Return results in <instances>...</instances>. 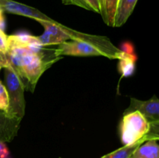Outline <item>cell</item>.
I'll return each mask as SVG.
<instances>
[{"label":"cell","instance_id":"obj_1","mask_svg":"<svg viewBox=\"0 0 159 158\" xmlns=\"http://www.w3.org/2000/svg\"><path fill=\"white\" fill-rule=\"evenodd\" d=\"M9 65L20 77L25 89L34 92L37 81L45 71L61 59L56 49L43 46L37 51L26 46H9L7 52Z\"/></svg>","mask_w":159,"mask_h":158},{"label":"cell","instance_id":"obj_2","mask_svg":"<svg viewBox=\"0 0 159 158\" xmlns=\"http://www.w3.org/2000/svg\"><path fill=\"white\" fill-rule=\"evenodd\" d=\"M56 51L59 56H103L110 59H118L121 53V50L114 46L107 37L87 33H83L78 40L60 43Z\"/></svg>","mask_w":159,"mask_h":158},{"label":"cell","instance_id":"obj_3","mask_svg":"<svg viewBox=\"0 0 159 158\" xmlns=\"http://www.w3.org/2000/svg\"><path fill=\"white\" fill-rule=\"evenodd\" d=\"M158 129L159 122L151 123L138 111L127 113L120 125L121 143L126 146L141 140H158Z\"/></svg>","mask_w":159,"mask_h":158},{"label":"cell","instance_id":"obj_4","mask_svg":"<svg viewBox=\"0 0 159 158\" xmlns=\"http://www.w3.org/2000/svg\"><path fill=\"white\" fill-rule=\"evenodd\" d=\"M6 87L9 95V107L5 113L6 117L20 122L25 114L24 87L13 68H5Z\"/></svg>","mask_w":159,"mask_h":158},{"label":"cell","instance_id":"obj_5","mask_svg":"<svg viewBox=\"0 0 159 158\" xmlns=\"http://www.w3.org/2000/svg\"><path fill=\"white\" fill-rule=\"evenodd\" d=\"M134 111L141 112L151 123L159 122V102L155 95L148 101L131 98L130 106L125 110L124 115Z\"/></svg>","mask_w":159,"mask_h":158},{"label":"cell","instance_id":"obj_6","mask_svg":"<svg viewBox=\"0 0 159 158\" xmlns=\"http://www.w3.org/2000/svg\"><path fill=\"white\" fill-rule=\"evenodd\" d=\"M0 6L4 12L29 17V18L34 19L36 21L37 20L51 21L52 20V19L39 11L38 9L26 6L23 3L13 1V0H0Z\"/></svg>","mask_w":159,"mask_h":158},{"label":"cell","instance_id":"obj_7","mask_svg":"<svg viewBox=\"0 0 159 158\" xmlns=\"http://www.w3.org/2000/svg\"><path fill=\"white\" fill-rule=\"evenodd\" d=\"M118 71L122 77H130L135 71L137 56L134 51V47L130 43H126L121 50L119 57Z\"/></svg>","mask_w":159,"mask_h":158},{"label":"cell","instance_id":"obj_8","mask_svg":"<svg viewBox=\"0 0 159 158\" xmlns=\"http://www.w3.org/2000/svg\"><path fill=\"white\" fill-rule=\"evenodd\" d=\"M138 0H119L114 17V27L122 26L134 9Z\"/></svg>","mask_w":159,"mask_h":158},{"label":"cell","instance_id":"obj_9","mask_svg":"<svg viewBox=\"0 0 159 158\" xmlns=\"http://www.w3.org/2000/svg\"><path fill=\"white\" fill-rule=\"evenodd\" d=\"M158 140L152 139L143 143L136 149L130 158H159Z\"/></svg>","mask_w":159,"mask_h":158},{"label":"cell","instance_id":"obj_10","mask_svg":"<svg viewBox=\"0 0 159 158\" xmlns=\"http://www.w3.org/2000/svg\"><path fill=\"white\" fill-rule=\"evenodd\" d=\"M119 0H100V14L104 23L114 27V17Z\"/></svg>","mask_w":159,"mask_h":158},{"label":"cell","instance_id":"obj_11","mask_svg":"<svg viewBox=\"0 0 159 158\" xmlns=\"http://www.w3.org/2000/svg\"><path fill=\"white\" fill-rule=\"evenodd\" d=\"M8 41L9 46H29L34 43H40L38 37L31 35L27 32H19L13 35L8 36Z\"/></svg>","mask_w":159,"mask_h":158},{"label":"cell","instance_id":"obj_12","mask_svg":"<svg viewBox=\"0 0 159 158\" xmlns=\"http://www.w3.org/2000/svg\"><path fill=\"white\" fill-rule=\"evenodd\" d=\"M144 142H146V141L141 140L134 144H131V145L124 146L121 148L118 149V150H115L113 152H111L108 154L104 155L100 158H130V156L133 154L134 152L136 150V149Z\"/></svg>","mask_w":159,"mask_h":158},{"label":"cell","instance_id":"obj_13","mask_svg":"<svg viewBox=\"0 0 159 158\" xmlns=\"http://www.w3.org/2000/svg\"><path fill=\"white\" fill-rule=\"evenodd\" d=\"M9 107V95L6 85L0 81V111L6 112Z\"/></svg>","mask_w":159,"mask_h":158},{"label":"cell","instance_id":"obj_14","mask_svg":"<svg viewBox=\"0 0 159 158\" xmlns=\"http://www.w3.org/2000/svg\"><path fill=\"white\" fill-rule=\"evenodd\" d=\"M9 50V41H8V36L6 35L5 31L0 29V54H7Z\"/></svg>","mask_w":159,"mask_h":158},{"label":"cell","instance_id":"obj_15","mask_svg":"<svg viewBox=\"0 0 159 158\" xmlns=\"http://www.w3.org/2000/svg\"><path fill=\"white\" fill-rule=\"evenodd\" d=\"M85 2L92 11L100 14V0H85Z\"/></svg>","mask_w":159,"mask_h":158},{"label":"cell","instance_id":"obj_16","mask_svg":"<svg viewBox=\"0 0 159 158\" xmlns=\"http://www.w3.org/2000/svg\"><path fill=\"white\" fill-rule=\"evenodd\" d=\"M0 158H11L10 152L3 141L0 140Z\"/></svg>","mask_w":159,"mask_h":158},{"label":"cell","instance_id":"obj_17","mask_svg":"<svg viewBox=\"0 0 159 158\" xmlns=\"http://www.w3.org/2000/svg\"><path fill=\"white\" fill-rule=\"evenodd\" d=\"M67 1H68V5H75V6H79V7L83 8L87 10H91L85 0H67Z\"/></svg>","mask_w":159,"mask_h":158},{"label":"cell","instance_id":"obj_18","mask_svg":"<svg viewBox=\"0 0 159 158\" xmlns=\"http://www.w3.org/2000/svg\"><path fill=\"white\" fill-rule=\"evenodd\" d=\"M6 29V19H5L4 11L0 6V29L5 31Z\"/></svg>","mask_w":159,"mask_h":158},{"label":"cell","instance_id":"obj_19","mask_svg":"<svg viewBox=\"0 0 159 158\" xmlns=\"http://www.w3.org/2000/svg\"><path fill=\"white\" fill-rule=\"evenodd\" d=\"M62 2L65 5H68V1L67 0H62Z\"/></svg>","mask_w":159,"mask_h":158}]
</instances>
